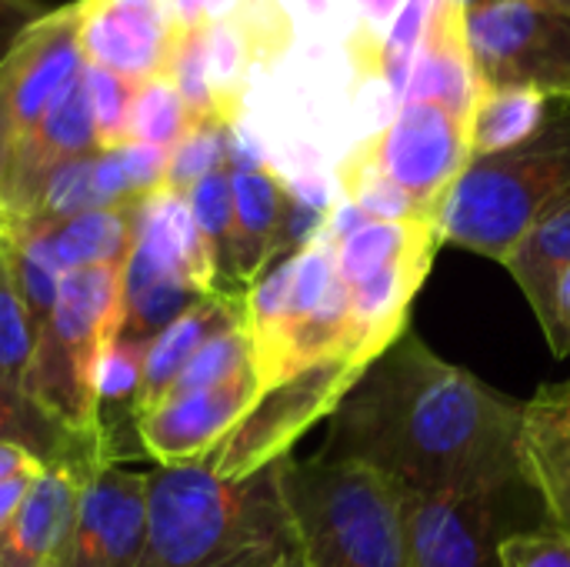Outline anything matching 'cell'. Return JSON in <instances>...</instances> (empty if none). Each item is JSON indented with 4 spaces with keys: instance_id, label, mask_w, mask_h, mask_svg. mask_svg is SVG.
<instances>
[{
    "instance_id": "cell-1",
    "label": "cell",
    "mask_w": 570,
    "mask_h": 567,
    "mask_svg": "<svg viewBox=\"0 0 570 567\" xmlns=\"http://www.w3.org/2000/svg\"><path fill=\"white\" fill-rule=\"evenodd\" d=\"M518 431L521 401L407 328L337 401L314 458L364 465L411 495H488L521 488Z\"/></svg>"
},
{
    "instance_id": "cell-2",
    "label": "cell",
    "mask_w": 570,
    "mask_h": 567,
    "mask_svg": "<svg viewBox=\"0 0 570 567\" xmlns=\"http://www.w3.org/2000/svg\"><path fill=\"white\" fill-rule=\"evenodd\" d=\"M281 461L240 481H220L200 465L147 471V535L137 567L284 565L294 555V528Z\"/></svg>"
},
{
    "instance_id": "cell-3",
    "label": "cell",
    "mask_w": 570,
    "mask_h": 567,
    "mask_svg": "<svg viewBox=\"0 0 570 567\" xmlns=\"http://www.w3.org/2000/svg\"><path fill=\"white\" fill-rule=\"evenodd\" d=\"M570 197V104H551L544 127L514 150L474 157L438 211L441 244L504 261L528 227Z\"/></svg>"
},
{
    "instance_id": "cell-4",
    "label": "cell",
    "mask_w": 570,
    "mask_h": 567,
    "mask_svg": "<svg viewBox=\"0 0 570 567\" xmlns=\"http://www.w3.org/2000/svg\"><path fill=\"white\" fill-rule=\"evenodd\" d=\"M281 491L301 567H411L401 498L354 461H281Z\"/></svg>"
},
{
    "instance_id": "cell-5",
    "label": "cell",
    "mask_w": 570,
    "mask_h": 567,
    "mask_svg": "<svg viewBox=\"0 0 570 567\" xmlns=\"http://www.w3.org/2000/svg\"><path fill=\"white\" fill-rule=\"evenodd\" d=\"M120 317L124 264L67 271L60 277L50 321L37 334L33 361L23 378V388L70 431L110 444L114 438L100 424L94 374L100 354L120 334Z\"/></svg>"
},
{
    "instance_id": "cell-6",
    "label": "cell",
    "mask_w": 570,
    "mask_h": 567,
    "mask_svg": "<svg viewBox=\"0 0 570 567\" xmlns=\"http://www.w3.org/2000/svg\"><path fill=\"white\" fill-rule=\"evenodd\" d=\"M324 231L334 244V271L347 287L357 348L374 361L407 331L414 294L444 247L438 217L374 221L361 214L347 227L324 224Z\"/></svg>"
},
{
    "instance_id": "cell-7",
    "label": "cell",
    "mask_w": 570,
    "mask_h": 567,
    "mask_svg": "<svg viewBox=\"0 0 570 567\" xmlns=\"http://www.w3.org/2000/svg\"><path fill=\"white\" fill-rule=\"evenodd\" d=\"M468 40L484 90L528 87L570 104V13L544 0H491L468 10Z\"/></svg>"
},
{
    "instance_id": "cell-8",
    "label": "cell",
    "mask_w": 570,
    "mask_h": 567,
    "mask_svg": "<svg viewBox=\"0 0 570 567\" xmlns=\"http://www.w3.org/2000/svg\"><path fill=\"white\" fill-rule=\"evenodd\" d=\"M361 371L364 368L354 361H324L264 391L257 404L194 465L207 468L220 481H240L281 458H291L294 441L321 418H331Z\"/></svg>"
},
{
    "instance_id": "cell-9",
    "label": "cell",
    "mask_w": 570,
    "mask_h": 567,
    "mask_svg": "<svg viewBox=\"0 0 570 567\" xmlns=\"http://www.w3.org/2000/svg\"><path fill=\"white\" fill-rule=\"evenodd\" d=\"M374 174L394 184L424 217H438L441 201L471 164V124L438 104L404 100L397 114L367 140L351 147Z\"/></svg>"
},
{
    "instance_id": "cell-10",
    "label": "cell",
    "mask_w": 570,
    "mask_h": 567,
    "mask_svg": "<svg viewBox=\"0 0 570 567\" xmlns=\"http://www.w3.org/2000/svg\"><path fill=\"white\" fill-rule=\"evenodd\" d=\"M514 491L518 488L488 495L397 491L411 567H501V541L514 535L504 525Z\"/></svg>"
},
{
    "instance_id": "cell-11",
    "label": "cell",
    "mask_w": 570,
    "mask_h": 567,
    "mask_svg": "<svg viewBox=\"0 0 570 567\" xmlns=\"http://www.w3.org/2000/svg\"><path fill=\"white\" fill-rule=\"evenodd\" d=\"M83 70L80 0H70L37 17L0 60V104L17 137H27Z\"/></svg>"
},
{
    "instance_id": "cell-12",
    "label": "cell",
    "mask_w": 570,
    "mask_h": 567,
    "mask_svg": "<svg viewBox=\"0 0 570 567\" xmlns=\"http://www.w3.org/2000/svg\"><path fill=\"white\" fill-rule=\"evenodd\" d=\"M147 535V475L107 465L77 495L70 531L50 567H137Z\"/></svg>"
},
{
    "instance_id": "cell-13",
    "label": "cell",
    "mask_w": 570,
    "mask_h": 567,
    "mask_svg": "<svg viewBox=\"0 0 570 567\" xmlns=\"http://www.w3.org/2000/svg\"><path fill=\"white\" fill-rule=\"evenodd\" d=\"M261 394V378L240 374L227 384L160 401L137 414L134 434L157 468H184L200 461L257 404Z\"/></svg>"
},
{
    "instance_id": "cell-14",
    "label": "cell",
    "mask_w": 570,
    "mask_h": 567,
    "mask_svg": "<svg viewBox=\"0 0 570 567\" xmlns=\"http://www.w3.org/2000/svg\"><path fill=\"white\" fill-rule=\"evenodd\" d=\"M177 20L167 0H80V47L87 67L134 84L167 70Z\"/></svg>"
},
{
    "instance_id": "cell-15",
    "label": "cell",
    "mask_w": 570,
    "mask_h": 567,
    "mask_svg": "<svg viewBox=\"0 0 570 567\" xmlns=\"http://www.w3.org/2000/svg\"><path fill=\"white\" fill-rule=\"evenodd\" d=\"M230 204L234 217L224 264V294L244 297L287 247L294 194L271 164L230 167Z\"/></svg>"
},
{
    "instance_id": "cell-16",
    "label": "cell",
    "mask_w": 570,
    "mask_h": 567,
    "mask_svg": "<svg viewBox=\"0 0 570 567\" xmlns=\"http://www.w3.org/2000/svg\"><path fill=\"white\" fill-rule=\"evenodd\" d=\"M521 485L538 495L544 525L570 535V381L541 384L521 404Z\"/></svg>"
},
{
    "instance_id": "cell-17",
    "label": "cell",
    "mask_w": 570,
    "mask_h": 567,
    "mask_svg": "<svg viewBox=\"0 0 570 567\" xmlns=\"http://www.w3.org/2000/svg\"><path fill=\"white\" fill-rule=\"evenodd\" d=\"M484 94L488 90L468 40V10L461 0H438L424 27L404 100L438 104L458 120L471 124Z\"/></svg>"
},
{
    "instance_id": "cell-18",
    "label": "cell",
    "mask_w": 570,
    "mask_h": 567,
    "mask_svg": "<svg viewBox=\"0 0 570 567\" xmlns=\"http://www.w3.org/2000/svg\"><path fill=\"white\" fill-rule=\"evenodd\" d=\"M0 444H13L27 451L43 465V471H63L80 488L97 471L120 461L110 441H97L70 431L23 384L3 378H0Z\"/></svg>"
},
{
    "instance_id": "cell-19",
    "label": "cell",
    "mask_w": 570,
    "mask_h": 567,
    "mask_svg": "<svg viewBox=\"0 0 570 567\" xmlns=\"http://www.w3.org/2000/svg\"><path fill=\"white\" fill-rule=\"evenodd\" d=\"M244 297H234V294H204L180 317H174L160 334H154L147 341V354H144V388H140L137 414L157 408L170 394V388L177 384V378L187 368V361L214 334H220L224 328L244 321Z\"/></svg>"
},
{
    "instance_id": "cell-20",
    "label": "cell",
    "mask_w": 570,
    "mask_h": 567,
    "mask_svg": "<svg viewBox=\"0 0 570 567\" xmlns=\"http://www.w3.org/2000/svg\"><path fill=\"white\" fill-rule=\"evenodd\" d=\"M77 495L80 485L63 471L37 475L0 538V567H50L70 531Z\"/></svg>"
},
{
    "instance_id": "cell-21",
    "label": "cell",
    "mask_w": 570,
    "mask_h": 567,
    "mask_svg": "<svg viewBox=\"0 0 570 567\" xmlns=\"http://www.w3.org/2000/svg\"><path fill=\"white\" fill-rule=\"evenodd\" d=\"M197 297L204 294H197L190 281H184L170 264H164L147 247L134 244L124 264V317L117 338L150 341Z\"/></svg>"
},
{
    "instance_id": "cell-22",
    "label": "cell",
    "mask_w": 570,
    "mask_h": 567,
    "mask_svg": "<svg viewBox=\"0 0 570 567\" xmlns=\"http://www.w3.org/2000/svg\"><path fill=\"white\" fill-rule=\"evenodd\" d=\"M134 207H97L60 221H33L47 237L53 264L60 267V274H67L83 267L127 264V254L134 247Z\"/></svg>"
},
{
    "instance_id": "cell-23",
    "label": "cell",
    "mask_w": 570,
    "mask_h": 567,
    "mask_svg": "<svg viewBox=\"0 0 570 567\" xmlns=\"http://www.w3.org/2000/svg\"><path fill=\"white\" fill-rule=\"evenodd\" d=\"M570 264V197L551 204L518 241L504 267L511 271L514 284L528 297L538 324L544 328L551 314V297L561 271Z\"/></svg>"
},
{
    "instance_id": "cell-24",
    "label": "cell",
    "mask_w": 570,
    "mask_h": 567,
    "mask_svg": "<svg viewBox=\"0 0 570 567\" xmlns=\"http://www.w3.org/2000/svg\"><path fill=\"white\" fill-rule=\"evenodd\" d=\"M551 100L528 87H494L471 117V160L521 147L548 120Z\"/></svg>"
},
{
    "instance_id": "cell-25",
    "label": "cell",
    "mask_w": 570,
    "mask_h": 567,
    "mask_svg": "<svg viewBox=\"0 0 570 567\" xmlns=\"http://www.w3.org/2000/svg\"><path fill=\"white\" fill-rule=\"evenodd\" d=\"M190 110L167 74L137 84L127 117V144H147L170 150L190 127Z\"/></svg>"
},
{
    "instance_id": "cell-26",
    "label": "cell",
    "mask_w": 570,
    "mask_h": 567,
    "mask_svg": "<svg viewBox=\"0 0 570 567\" xmlns=\"http://www.w3.org/2000/svg\"><path fill=\"white\" fill-rule=\"evenodd\" d=\"M240 374H257L254 368V344H250V331H247V317L224 328L220 334H214L180 371L177 384L170 388L167 398L177 394H190V391H207L217 384H227ZM164 398V401H167Z\"/></svg>"
},
{
    "instance_id": "cell-27",
    "label": "cell",
    "mask_w": 570,
    "mask_h": 567,
    "mask_svg": "<svg viewBox=\"0 0 570 567\" xmlns=\"http://www.w3.org/2000/svg\"><path fill=\"white\" fill-rule=\"evenodd\" d=\"M227 137H230V124L224 117L190 120L187 134L167 154V174L160 190L187 197V190L197 180H204L217 167H227Z\"/></svg>"
},
{
    "instance_id": "cell-28",
    "label": "cell",
    "mask_w": 570,
    "mask_h": 567,
    "mask_svg": "<svg viewBox=\"0 0 570 567\" xmlns=\"http://www.w3.org/2000/svg\"><path fill=\"white\" fill-rule=\"evenodd\" d=\"M144 354H147V341H130V338H117L100 354V364L94 374L100 424L117 408L127 411L130 421H137V404H140V388H144Z\"/></svg>"
},
{
    "instance_id": "cell-29",
    "label": "cell",
    "mask_w": 570,
    "mask_h": 567,
    "mask_svg": "<svg viewBox=\"0 0 570 567\" xmlns=\"http://www.w3.org/2000/svg\"><path fill=\"white\" fill-rule=\"evenodd\" d=\"M164 74L174 80V87L184 97L194 120L197 117H220L217 100H214V87H210V70H207V23H194V27L177 30Z\"/></svg>"
},
{
    "instance_id": "cell-30",
    "label": "cell",
    "mask_w": 570,
    "mask_h": 567,
    "mask_svg": "<svg viewBox=\"0 0 570 567\" xmlns=\"http://www.w3.org/2000/svg\"><path fill=\"white\" fill-rule=\"evenodd\" d=\"M187 207L190 217L197 224V234L217 267L220 277V294H224V264H227V244H230V217H234V204H230V167H217L214 174H207L204 180H197L187 190Z\"/></svg>"
},
{
    "instance_id": "cell-31",
    "label": "cell",
    "mask_w": 570,
    "mask_h": 567,
    "mask_svg": "<svg viewBox=\"0 0 570 567\" xmlns=\"http://www.w3.org/2000/svg\"><path fill=\"white\" fill-rule=\"evenodd\" d=\"M37 348V324L23 307L10 267L0 254V378L23 384Z\"/></svg>"
},
{
    "instance_id": "cell-32",
    "label": "cell",
    "mask_w": 570,
    "mask_h": 567,
    "mask_svg": "<svg viewBox=\"0 0 570 567\" xmlns=\"http://www.w3.org/2000/svg\"><path fill=\"white\" fill-rule=\"evenodd\" d=\"M294 40L311 43H354L364 30H371L351 0H281Z\"/></svg>"
},
{
    "instance_id": "cell-33",
    "label": "cell",
    "mask_w": 570,
    "mask_h": 567,
    "mask_svg": "<svg viewBox=\"0 0 570 567\" xmlns=\"http://www.w3.org/2000/svg\"><path fill=\"white\" fill-rule=\"evenodd\" d=\"M434 3L438 0H404L401 13L394 17V23L384 33L381 74H384V84L391 87V94L397 97V104L404 100L407 77H411V67H414V57H417V47H421V37H424Z\"/></svg>"
},
{
    "instance_id": "cell-34",
    "label": "cell",
    "mask_w": 570,
    "mask_h": 567,
    "mask_svg": "<svg viewBox=\"0 0 570 567\" xmlns=\"http://www.w3.org/2000/svg\"><path fill=\"white\" fill-rule=\"evenodd\" d=\"M83 87H87V100L94 114L97 147L107 150V147L127 144V117H130V100L137 94V84L100 67H87Z\"/></svg>"
},
{
    "instance_id": "cell-35",
    "label": "cell",
    "mask_w": 570,
    "mask_h": 567,
    "mask_svg": "<svg viewBox=\"0 0 570 567\" xmlns=\"http://www.w3.org/2000/svg\"><path fill=\"white\" fill-rule=\"evenodd\" d=\"M80 211H97L94 201V154L87 157H73L63 160L60 167H53V174L47 177L37 211L30 217L40 221H60V217H73Z\"/></svg>"
},
{
    "instance_id": "cell-36",
    "label": "cell",
    "mask_w": 570,
    "mask_h": 567,
    "mask_svg": "<svg viewBox=\"0 0 570 567\" xmlns=\"http://www.w3.org/2000/svg\"><path fill=\"white\" fill-rule=\"evenodd\" d=\"M501 567H570V535L548 525L514 531L501 541Z\"/></svg>"
},
{
    "instance_id": "cell-37",
    "label": "cell",
    "mask_w": 570,
    "mask_h": 567,
    "mask_svg": "<svg viewBox=\"0 0 570 567\" xmlns=\"http://www.w3.org/2000/svg\"><path fill=\"white\" fill-rule=\"evenodd\" d=\"M544 341L551 348V354L558 361L570 358V264L561 271L558 284H554V297H551V314L544 321Z\"/></svg>"
},
{
    "instance_id": "cell-38",
    "label": "cell",
    "mask_w": 570,
    "mask_h": 567,
    "mask_svg": "<svg viewBox=\"0 0 570 567\" xmlns=\"http://www.w3.org/2000/svg\"><path fill=\"white\" fill-rule=\"evenodd\" d=\"M43 13L47 7L40 0H0V60L10 53L17 37Z\"/></svg>"
},
{
    "instance_id": "cell-39",
    "label": "cell",
    "mask_w": 570,
    "mask_h": 567,
    "mask_svg": "<svg viewBox=\"0 0 570 567\" xmlns=\"http://www.w3.org/2000/svg\"><path fill=\"white\" fill-rule=\"evenodd\" d=\"M40 475H43V471H40ZM33 478H37V475H17V478H3V481H0V538H3V531L10 528V521H13V515H17L23 495L30 491Z\"/></svg>"
},
{
    "instance_id": "cell-40",
    "label": "cell",
    "mask_w": 570,
    "mask_h": 567,
    "mask_svg": "<svg viewBox=\"0 0 570 567\" xmlns=\"http://www.w3.org/2000/svg\"><path fill=\"white\" fill-rule=\"evenodd\" d=\"M354 10L361 13V20L374 30V33H387V27L394 23V17L401 13L404 0H351Z\"/></svg>"
},
{
    "instance_id": "cell-41",
    "label": "cell",
    "mask_w": 570,
    "mask_h": 567,
    "mask_svg": "<svg viewBox=\"0 0 570 567\" xmlns=\"http://www.w3.org/2000/svg\"><path fill=\"white\" fill-rule=\"evenodd\" d=\"M17 130L0 104V217H3V194H7V180H10V167H13V150H17Z\"/></svg>"
},
{
    "instance_id": "cell-42",
    "label": "cell",
    "mask_w": 570,
    "mask_h": 567,
    "mask_svg": "<svg viewBox=\"0 0 570 567\" xmlns=\"http://www.w3.org/2000/svg\"><path fill=\"white\" fill-rule=\"evenodd\" d=\"M43 465L37 458H30L27 451L13 448V444H0V481L3 478H17V475H40Z\"/></svg>"
},
{
    "instance_id": "cell-43",
    "label": "cell",
    "mask_w": 570,
    "mask_h": 567,
    "mask_svg": "<svg viewBox=\"0 0 570 567\" xmlns=\"http://www.w3.org/2000/svg\"><path fill=\"white\" fill-rule=\"evenodd\" d=\"M177 27H194L204 23V0H167Z\"/></svg>"
},
{
    "instance_id": "cell-44",
    "label": "cell",
    "mask_w": 570,
    "mask_h": 567,
    "mask_svg": "<svg viewBox=\"0 0 570 567\" xmlns=\"http://www.w3.org/2000/svg\"><path fill=\"white\" fill-rule=\"evenodd\" d=\"M544 3H551V7H558V10L570 13V0H544Z\"/></svg>"
},
{
    "instance_id": "cell-45",
    "label": "cell",
    "mask_w": 570,
    "mask_h": 567,
    "mask_svg": "<svg viewBox=\"0 0 570 567\" xmlns=\"http://www.w3.org/2000/svg\"><path fill=\"white\" fill-rule=\"evenodd\" d=\"M464 3V10H474V7H484V3H491V0H461Z\"/></svg>"
},
{
    "instance_id": "cell-46",
    "label": "cell",
    "mask_w": 570,
    "mask_h": 567,
    "mask_svg": "<svg viewBox=\"0 0 570 567\" xmlns=\"http://www.w3.org/2000/svg\"><path fill=\"white\" fill-rule=\"evenodd\" d=\"M281 567H301V565H297V555H291V558H287V561H284Z\"/></svg>"
}]
</instances>
